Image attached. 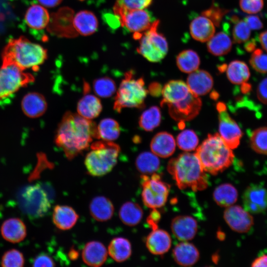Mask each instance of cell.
I'll list each match as a JSON object with an SVG mask.
<instances>
[{"label": "cell", "instance_id": "obj_1", "mask_svg": "<svg viewBox=\"0 0 267 267\" xmlns=\"http://www.w3.org/2000/svg\"><path fill=\"white\" fill-rule=\"evenodd\" d=\"M93 138L97 139V126L90 120L67 111L58 125L55 143L72 160L86 150Z\"/></svg>", "mask_w": 267, "mask_h": 267}, {"label": "cell", "instance_id": "obj_2", "mask_svg": "<svg viewBox=\"0 0 267 267\" xmlns=\"http://www.w3.org/2000/svg\"><path fill=\"white\" fill-rule=\"evenodd\" d=\"M167 170L180 189L197 191L208 185V177L195 153L184 152L171 159Z\"/></svg>", "mask_w": 267, "mask_h": 267}, {"label": "cell", "instance_id": "obj_3", "mask_svg": "<svg viewBox=\"0 0 267 267\" xmlns=\"http://www.w3.org/2000/svg\"><path fill=\"white\" fill-rule=\"evenodd\" d=\"M205 172L216 175L229 167L234 155L219 134H209L195 153Z\"/></svg>", "mask_w": 267, "mask_h": 267}, {"label": "cell", "instance_id": "obj_4", "mask_svg": "<svg viewBox=\"0 0 267 267\" xmlns=\"http://www.w3.org/2000/svg\"><path fill=\"white\" fill-rule=\"evenodd\" d=\"M2 60L13 62L23 70L36 71L47 58V50L24 37L10 40L2 53Z\"/></svg>", "mask_w": 267, "mask_h": 267}, {"label": "cell", "instance_id": "obj_5", "mask_svg": "<svg viewBox=\"0 0 267 267\" xmlns=\"http://www.w3.org/2000/svg\"><path fill=\"white\" fill-rule=\"evenodd\" d=\"M90 149L85 160L88 173L94 177L109 173L117 162L119 145L112 141H97L91 144Z\"/></svg>", "mask_w": 267, "mask_h": 267}, {"label": "cell", "instance_id": "obj_6", "mask_svg": "<svg viewBox=\"0 0 267 267\" xmlns=\"http://www.w3.org/2000/svg\"><path fill=\"white\" fill-rule=\"evenodd\" d=\"M148 93L143 78L136 79L134 71H129L126 73L117 91L113 109L120 113L125 108H143Z\"/></svg>", "mask_w": 267, "mask_h": 267}, {"label": "cell", "instance_id": "obj_7", "mask_svg": "<svg viewBox=\"0 0 267 267\" xmlns=\"http://www.w3.org/2000/svg\"><path fill=\"white\" fill-rule=\"evenodd\" d=\"M34 80L32 75L24 72L15 63L2 60L0 68V102L7 99Z\"/></svg>", "mask_w": 267, "mask_h": 267}, {"label": "cell", "instance_id": "obj_8", "mask_svg": "<svg viewBox=\"0 0 267 267\" xmlns=\"http://www.w3.org/2000/svg\"><path fill=\"white\" fill-rule=\"evenodd\" d=\"M159 22V20H155L150 28L142 33L138 39L139 42L137 52L152 62L161 61L166 56L168 51L166 38L157 30Z\"/></svg>", "mask_w": 267, "mask_h": 267}, {"label": "cell", "instance_id": "obj_9", "mask_svg": "<svg viewBox=\"0 0 267 267\" xmlns=\"http://www.w3.org/2000/svg\"><path fill=\"white\" fill-rule=\"evenodd\" d=\"M113 10L114 13L119 18L121 26L134 34L144 33L156 20L148 10L129 9L122 0L116 1Z\"/></svg>", "mask_w": 267, "mask_h": 267}, {"label": "cell", "instance_id": "obj_10", "mask_svg": "<svg viewBox=\"0 0 267 267\" xmlns=\"http://www.w3.org/2000/svg\"><path fill=\"white\" fill-rule=\"evenodd\" d=\"M141 180V197L144 204L152 209L164 206L168 197L170 185L156 173L151 177L143 175Z\"/></svg>", "mask_w": 267, "mask_h": 267}, {"label": "cell", "instance_id": "obj_11", "mask_svg": "<svg viewBox=\"0 0 267 267\" xmlns=\"http://www.w3.org/2000/svg\"><path fill=\"white\" fill-rule=\"evenodd\" d=\"M20 202L25 212L35 218L43 217L50 208L48 197L39 184L26 187L21 193Z\"/></svg>", "mask_w": 267, "mask_h": 267}, {"label": "cell", "instance_id": "obj_12", "mask_svg": "<svg viewBox=\"0 0 267 267\" xmlns=\"http://www.w3.org/2000/svg\"><path fill=\"white\" fill-rule=\"evenodd\" d=\"M219 112V134L231 149L236 148L240 144L242 132L237 123L229 116L223 102L217 104Z\"/></svg>", "mask_w": 267, "mask_h": 267}, {"label": "cell", "instance_id": "obj_13", "mask_svg": "<svg viewBox=\"0 0 267 267\" xmlns=\"http://www.w3.org/2000/svg\"><path fill=\"white\" fill-rule=\"evenodd\" d=\"M167 105L170 116L175 121L182 122L192 120L198 115L202 101L199 96L191 92L185 99Z\"/></svg>", "mask_w": 267, "mask_h": 267}, {"label": "cell", "instance_id": "obj_14", "mask_svg": "<svg viewBox=\"0 0 267 267\" xmlns=\"http://www.w3.org/2000/svg\"><path fill=\"white\" fill-rule=\"evenodd\" d=\"M223 218L233 231L246 233L254 224V218L251 214L239 205L226 207L223 213Z\"/></svg>", "mask_w": 267, "mask_h": 267}, {"label": "cell", "instance_id": "obj_15", "mask_svg": "<svg viewBox=\"0 0 267 267\" xmlns=\"http://www.w3.org/2000/svg\"><path fill=\"white\" fill-rule=\"evenodd\" d=\"M242 201L244 208L251 214H259L267 209V189L261 184H252L245 190Z\"/></svg>", "mask_w": 267, "mask_h": 267}, {"label": "cell", "instance_id": "obj_16", "mask_svg": "<svg viewBox=\"0 0 267 267\" xmlns=\"http://www.w3.org/2000/svg\"><path fill=\"white\" fill-rule=\"evenodd\" d=\"M171 228L173 234L181 241L192 239L197 232L196 220L191 216L181 215L176 217L171 222Z\"/></svg>", "mask_w": 267, "mask_h": 267}, {"label": "cell", "instance_id": "obj_17", "mask_svg": "<svg viewBox=\"0 0 267 267\" xmlns=\"http://www.w3.org/2000/svg\"><path fill=\"white\" fill-rule=\"evenodd\" d=\"M187 84L181 80H171L162 88L161 106L173 104L187 98L191 93Z\"/></svg>", "mask_w": 267, "mask_h": 267}, {"label": "cell", "instance_id": "obj_18", "mask_svg": "<svg viewBox=\"0 0 267 267\" xmlns=\"http://www.w3.org/2000/svg\"><path fill=\"white\" fill-rule=\"evenodd\" d=\"M50 20L47 10L41 5L34 4L27 10L24 16V23L32 34L38 33L44 29Z\"/></svg>", "mask_w": 267, "mask_h": 267}, {"label": "cell", "instance_id": "obj_19", "mask_svg": "<svg viewBox=\"0 0 267 267\" xmlns=\"http://www.w3.org/2000/svg\"><path fill=\"white\" fill-rule=\"evenodd\" d=\"M0 234L6 241L18 243L27 236V227L24 222L18 218H10L5 220L0 226Z\"/></svg>", "mask_w": 267, "mask_h": 267}, {"label": "cell", "instance_id": "obj_20", "mask_svg": "<svg viewBox=\"0 0 267 267\" xmlns=\"http://www.w3.org/2000/svg\"><path fill=\"white\" fill-rule=\"evenodd\" d=\"M212 76L204 70H196L188 76L186 84L192 93L197 96L209 93L213 86Z\"/></svg>", "mask_w": 267, "mask_h": 267}, {"label": "cell", "instance_id": "obj_21", "mask_svg": "<svg viewBox=\"0 0 267 267\" xmlns=\"http://www.w3.org/2000/svg\"><path fill=\"white\" fill-rule=\"evenodd\" d=\"M145 243L147 249L151 254L161 255L169 250L172 240L166 231L156 228L153 229L148 235Z\"/></svg>", "mask_w": 267, "mask_h": 267}, {"label": "cell", "instance_id": "obj_22", "mask_svg": "<svg viewBox=\"0 0 267 267\" xmlns=\"http://www.w3.org/2000/svg\"><path fill=\"white\" fill-rule=\"evenodd\" d=\"M108 253L104 245L97 241L87 243L82 251V257L84 262L91 267L102 266L107 259Z\"/></svg>", "mask_w": 267, "mask_h": 267}, {"label": "cell", "instance_id": "obj_23", "mask_svg": "<svg viewBox=\"0 0 267 267\" xmlns=\"http://www.w3.org/2000/svg\"><path fill=\"white\" fill-rule=\"evenodd\" d=\"M173 256L178 265L183 267H190L197 262L200 254L193 244L187 241H181L173 249Z\"/></svg>", "mask_w": 267, "mask_h": 267}, {"label": "cell", "instance_id": "obj_24", "mask_svg": "<svg viewBox=\"0 0 267 267\" xmlns=\"http://www.w3.org/2000/svg\"><path fill=\"white\" fill-rule=\"evenodd\" d=\"M192 37L201 42L208 41L215 32V25L208 17L201 15L194 18L189 26Z\"/></svg>", "mask_w": 267, "mask_h": 267}, {"label": "cell", "instance_id": "obj_25", "mask_svg": "<svg viewBox=\"0 0 267 267\" xmlns=\"http://www.w3.org/2000/svg\"><path fill=\"white\" fill-rule=\"evenodd\" d=\"M21 108L27 116L37 118L45 113L47 109V103L44 97L41 93L30 92L23 98Z\"/></svg>", "mask_w": 267, "mask_h": 267}, {"label": "cell", "instance_id": "obj_26", "mask_svg": "<svg viewBox=\"0 0 267 267\" xmlns=\"http://www.w3.org/2000/svg\"><path fill=\"white\" fill-rule=\"evenodd\" d=\"M176 141L173 136L166 132L156 134L150 142L152 152L157 156L167 158L173 155L176 149Z\"/></svg>", "mask_w": 267, "mask_h": 267}, {"label": "cell", "instance_id": "obj_27", "mask_svg": "<svg viewBox=\"0 0 267 267\" xmlns=\"http://www.w3.org/2000/svg\"><path fill=\"white\" fill-rule=\"evenodd\" d=\"M79 215L72 207L67 205H56L53 209L52 222L61 230H68L77 222Z\"/></svg>", "mask_w": 267, "mask_h": 267}, {"label": "cell", "instance_id": "obj_28", "mask_svg": "<svg viewBox=\"0 0 267 267\" xmlns=\"http://www.w3.org/2000/svg\"><path fill=\"white\" fill-rule=\"evenodd\" d=\"M73 26L77 33L85 36L90 35L98 28V20L95 15L88 10H82L73 17Z\"/></svg>", "mask_w": 267, "mask_h": 267}, {"label": "cell", "instance_id": "obj_29", "mask_svg": "<svg viewBox=\"0 0 267 267\" xmlns=\"http://www.w3.org/2000/svg\"><path fill=\"white\" fill-rule=\"evenodd\" d=\"M89 212L92 217L99 222H105L113 216L114 208L108 198L98 196L94 197L89 204Z\"/></svg>", "mask_w": 267, "mask_h": 267}, {"label": "cell", "instance_id": "obj_30", "mask_svg": "<svg viewBox=\"0 0 267 267\" xmlns=\"http://www.w3.org/2000/svg\"><path fill=\"white\" fill-rule=\"evenodd\" d=\"M78 114L87 119L91 120L97 117L102 110L100 100L96 96L84 93V95L77 104Z\"/></svg>", "mask_w": 267, "mask_h": 267}, {"label": "cell", "instance_id": "obj_31", "mask_svg": "<svg viewBox=\"0 0 267 267\" xmlns=\"http://www.w3.org/2000/svg\"><path fill=\"white\" fill-rule=\"evenodd\" d=\"M226 76L229 81L235 85L246 84L250 76L248 65L238 60L232 61L226 67Z\"/></svg>", "mask_w": 267, "mask_h": 267}, {"label": "cell", "instance_id": "obj_32", "mask_svg": "<svg viewBox=\"0 0 267 267\" xmlns=\"http://www.w3.org/2000/svg\"><path fill=\"white\" fill-rule=\"evenodd\" d=\"M108 252L117 262H123L128 259L132 254V246L129 240L124 237H116L110 242Z\"/></svg>", "mask_w": 267, "mask_h": 267}, {"label": "cell", "instance_id": "obj_33", "mask_svg": "<svg viewBox=\"0 0 267 267\" xmlns=\"http://www.w3.org/2000/svg\"><path fill=\"white\" fill-rule=\"evenodd\" d=\"M213 198L219 206L226 208L233 205L236 202L238 198V191L232 184L223 183L215 189Z\"/></svg>", "mask_w": 267, "mask_h": 267}, {"label": "cell", "instance_id": "obj_34", "mask_svg": "<svg viewBox=\"0 0 267 267\" xmlns=\"http://www.w3.org/2000/svg\"><path fill=\"white\" fill-rule=\"evenodd\" d=\"M232 45V41L229 36L225 32H220L208 41L207 47L212 54L222 56L231 50Z\"/></svg>", "mask_w": 267, "mask_h": 267}, {"label": "cell", "instance_id": "obj_35", "mask_svg": "<svg viewBox=\"0 0 267 267\" xmlns=\"http://www.w3.org/2000/svg\"><path fill=\"white\" fill-rule=\"evenodd\" d=\"M119 216L123 223L134 226L139 223L143 217V210L137 203L127 202L121 207Z\"/></svg>", "mask_w": 267, "mask_h": 267}, {"label": "cell", "instance_id": "obj_36", "mask_svg": "<svg viewBox=\"0 0 267 267\" xmlns=\"http://www.w3.org/2000/svg\"><path fill=\"white\" fill-rule=\"evenodd\" d=\"M135 164L137 170L143 175H152L160 168V161L153 152H143L136 157Z\"/></svg>", "mask_w": 267, "mask_h": 267}, {"label": "cell", "instance_id": "obj_37", "mask_svg": "<svg viewBox=\"0 0 267 267\" xmlns=\"http://www.w3.org/2000/svg\"><path fill=\"white\" fill-rule=\"evenodd\" d=\"M176 63L181 72L191 73L198 69L200 59L196 52L192 49H185L177 55Z\"/></svg>", "mask_w": 267, "mask_h": 267}, {"label": "cell", "instance_id": "obj_38", "mask_svg": "<svg viewBox=\"0 0 267 267\" xmlns=\"http://www.w3.org/2000/svg\"><path fill=\"white\" fill-rule=\"evenodd\" d=\"M120 134L119 123L112 118H107L101 120L97 126V139L112 141L117 139Z\"/></svg>", "mask_w": 267, "mask_h": 267}, {"label": "cell", "instance_id": "obj_39", "mask_svg": "<svg viewBox=\"0 0 267 267\" xmlns=\"http://www.w3.org/2000/svg\"><path fill=\"white\" fill-rule=\"evenodd\" d=\"M161 119L162 115L160 108L156 106H153L141 114L138 124L142 129L150 132L159 126Z\"/></svg>", "mask_w": 267, "mask_h": 267}, {"label": "cell", "instance_id": "obj_40", "mask_svg": "<svg viewBox=\"0 0 267 267\" xmlns=\"http://www.w3.org/2000/svg\"><path fill=\"white\" fill-rule=\"evenodd\" d=\"M250 144L256 152L267 155V127H262L254 130L250 136Z\"/></svg>", "mask_w": 267, "mask_h": 267}, {"label": "cell", "instance_id": "obj_41", "mask_svg": "<svg viewBox=\"0 0 267 267\" xmlns=\"http://www.w3.org/2000/svg\"><path fill=\"white\" fill-rule=\"evenodd\" d=\"M231 21L233 23L232 37L234 42L239 44L247 42L251 35V29L246 23L234 15L231 17Z\"/></svg>", "mask_w": 267, "mask_h": 267}, {"label": "cell", "instance_id": "obj_42", "mask_svg": "<svg viewBox=\"0 0 267 267\" xmlns=\"http://www.w3.org/2000/svg\"><path fill=\"white\" fill-rule=\"evenodd\" d=\"M198 143V137L192 130H185L180 133L177 137V143L178 148L186 152L196 149Z\"/></svg>", "mask_w": 267, "mask_h": 267}, {"label": "cell", "instance_id": "obj_43", "mask_svg": "<svg viewBox=\"0 0 267 267\" xmlns=\"http://www.w3.org/2000/svg\"><path fill=\"white\" fill-rule=\"evenodd\" d=\"M93 90L97 95L101 97H109L113 95L116 90L114 81L108 77L96 79L93 82Z\"/></svg>", "mask_w": 267, "mask_h": 267}, {"label": "cell", "instance_id": "obj_44", "mask_svg": "<svg viewBox=\"0 0 267 267\" xmlns=\"http://www.w3.org/2000/svg\"><path fill=\"white\" fill-rule=\"evenodd\" d=\"M25 264L23 253L16 249H9L1 257L0 265L3 267H22Z\"/></svg>", "mask_w": 267, "mask_h": 267}, {"label": "cell", "instance_id": "obj_45", "mask_svg": "<svg viewBox=\"0 0 267 267\" xmlns=\"http://www.w3.org/2000/svg\"><path fill=\"white\" fill-rule=\"evenodd\" d=\"M249 62L252 67L257 72L267 73V54L260 49H256L251 55Z\"/></svg>", "mask_w": 267, "mask_h": 267}, {"label": "cell", "instance_id": "obj_46", "mask_svg": "<svg viewBox=\"0 0 267 267\" xmlns=\"http://www.w3.org/2000/svg\"><path fill=\"white\" fill-rule=\"evenodd\" d=\"M228 12V10L222 9L214 4L209 9L203 11L202 15L210 19L214 25L219 26L224 15Z\"/></svg>", "mask_w": 267, "mask_h": 267}, {"label": "cell", "instance_id": "obj_47", "mask_svg": "<svg viewBox=\"0 0 267 267\" xmlns=\"http://www.w3.org/2000/svg\"><path fill=\"white\" fill-rule=\"evenodd\" d=\"M239 6L244 12L252 14L260 12L264 6V0H239Z\"/></svg>", "mask_w": 267, "mask_h": 267}, {"label": "cell", "instance_id": "obj_48", "mask_svg": "<svg viewBox=\"0 0 267 267\" xmlns=\"http://www.w3.org/2000/svg\"><path fill=\"white\" fill-rule=\"evenodd\" d=\"M55 262L52 258L47 254L41 253L36 256L32 261V267H54Z\"/></svg>", "mask_w": 267, "mask_h": 267}, {"label": "cell", "instance_id": "obj_49", "mask_svg": "<svg viewBox=\"0 0 267 267\" xmlns=\"http://www.w3.org/2000/svg\"><path fill=\"white\" fill-rule=\"evenodd\" d=\"M125 5L130 9H141L149 6L153 0H122Z\"/></svg>", "mask_w": 267, "mask_h": 267}, {"label": "cell", "instance_id": "obj_50", "mask_svg": "<svg viewBox=\"0 0 267 267\" xmlns=\"http://www.w3.org/2000/svg\"><path fill=\"white\" fill-rule=\"evenodd\" d=\"M257 94L258 99L261 102L267 104V78L263 79L259 84Z\"/></svg>", "mask_w": 267, "mask_h": 267}, {"label": "cell", "instance_id": "obj_51", "mask_svg": "<svg viewBox=\"0 0 267 267\" xmlns=\"http://www.w3.org/2000/svg\"><path fill=\"white\" fill-rule=\"evenodd\" d=\"M244 20L251 30H258L263 28V24L260 18L256 15H249Z\"/></svg>", "mask_w": 267, "mask_h": 267}, {"label": "cell", "instance_id": "obj_52", "mask_svg": "<svg viewBox=\"0 0 267 267\" xmlns=\"http://www.w3.org/2000/svg\"><path fill=\"white\" fill-rule=\"evenodd\" d=\"M102 18L111 28L116 29L121 26L119 18L114 13H106L103 14Z\"/></svg>", "mask_w": 267, "mask_h": 267}, {"label": "cell", "instance_id": "obj_53", "mask_svg": "<svg viewBox=\"0 0 267 267\" xmlns=\"http://www.w3.org/2000/svg\"><path fill=\"white\" fill-rule=\"evenodd\" d=\"M161 215L156 209H152L147 219V222L152 229L158 228L157 224L160 219Z\"/></svg>", "mask_w": 267, "mask_h": 267}, {"label": "cell", "instance_id": "obj_54", "mask_svg": "<svg viewBox=\"0 0 267 267\" xmlns=\"http://www.w3.org/2000/svg\"><path fill=\"white\" fill-rule=\"evenodd\" d=\"M162 86L158 83H152L148 87V92L153 96H158L160 95L162 90Z\"/></svg>", "mask_w": 267, "mask_h": 267}, {"label": "cell", "instance_id": "obj_55", "mask_svg": "<svg viewBox=\"0 0 267 267\" xmlns=\"http://www.w3.org/2000/svg\"><path fill=\"white\" fill-rule=\"evenodd\" d=\"M253 267H267V255H263L256 258L252 263Z\"/></svg>", "mask_w": 267, "mask_h": 267}, {"label": "cell", "instance_id": "obj_56", "mask_svg": "<svg viewBox=\"0 0 267 267\" xmlns=\"http://www.w3.org/2000/svg\"><path fill=\"white\" fill-rule=\"evenodd\" d=\"M43 6L53 7L59 5L62 0H37Z\"/></svg>", "mask_w": 267, "mask_h": 267}, {"label": "cell", "instance_id": "obj_57", "mask_svg": "<svg viewBox=\"0 0 267 267\" xmlns=\"http://www.w3.org/2000/svg\"><path fill=\"white\" fill-rule=\"evenodd\" d=\"M259 40L262 48L267 52V30L260 34Z\"/></svg>", "mask_w": 267, "mask_h": 267}, {"label": "cell", "instance_id": "obj_58", "mask_svg": "<svg viewBox=\"0 0 267 267\" xmlns=\"http://www.w3.org/2000/svg\"><path fill=\"white\" fill-rule=\"evenodd\" d=\"M256 44L255 41L252 40L248 42L245 46V49L248 52L253 51L255 49Z\"/></svg>", "mask_w": 267, "mask_h": 267}, {"label": "cell", "instance_id": "obj_59", "mask_svg": "<svg viewBox=\"0 0 267 267\" xmlns=\"http://www.w3.org/2000/svg\"><path fill=\"white\" fill-rule=\"evenodd\" d=\"M69 255L71 259H75L78 257L77 252L74 250H72Z\"/></svg>", "mask_w": 267, "mask_h": 267}, {"label": "cell", "instance_id": "obj_60", "mask_svg": "<svg viewBox=\"0 0 267 267\" xmlns=\"http://www.w3.org/2000/svg\"><path fill=\"white\" fill-rule=\"evenodd\" d=\"M80 1H84V0H79Z\"/></svg>", "mask_w": 267, "mask_h": 267}]
</instances>
